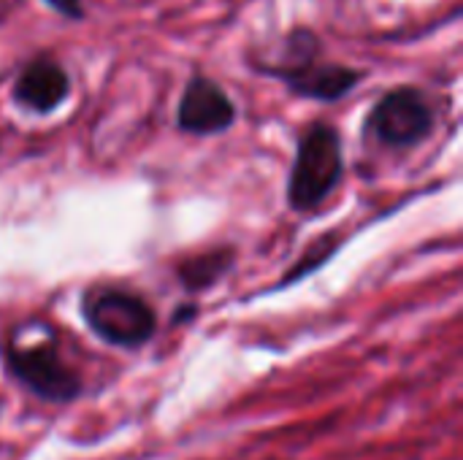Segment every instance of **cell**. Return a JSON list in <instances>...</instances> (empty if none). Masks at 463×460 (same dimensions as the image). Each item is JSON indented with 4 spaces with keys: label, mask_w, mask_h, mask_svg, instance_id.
Returning <instances> with one entry per match:
<instances>
[{
    "label": "cell",
    "mask_w": 463,
    "mask_h": 460,
    "mask_svg": "<svg viewBox=\"0 0 463 460\" xmlns=\"http://www.w3.org/2000/svg\"><path fill=\"white\" fill-rule=\"evenodd\" d=\"M345 176L342 136L328 122H312L296 144L288 176V206L298 214L320 209Z\"/></svg>",
    "instance_id": "1"
},
{
    "label": "cell",
    "mask_w": 463,
    "mask_h": 460,
    "mask_svg": "<svg viewBox=\"0 0 463 460\" xmlns=\"http://www.w3.org/2000/svg\"><path fill=\"white\" fill-rule=\"evenodd\" d=\"M5 374L16 380L35 399L49 404H71L81 396L84 380L81 374L62 358L54 333L43 325V336L33 342H19L8 336L0 347Z\"/></svg>",
    "instance_id": "2"
},
{
    "label": "cell",
    "mask_w": 463,
    "mask_h": 460,
    "mask_svg": "<svg viewBox=\"0 0 463 460\" xmlns=\"http://www.w3.org/2000/svg\"><path fill=\"white\" fill-rule=\"evenodd\" d=\"M81 320L109 347L141 350L157 333V314L152 304L125 287L95 285L81 296Z\"/></svg>",
    "instance_id": "3"
},
{
    "label": "cell",
    "mask_w": 463,
    "mask_h": 460,
    "mask_svg": "<svg viewBox=\"0 0 463 460\" xmlns=\"http://www.w3.org/2000/svg\"><path fill=\"white\" fill-rule=\"evenodd\" d=\"M437 127V108L423 89L402 84L388 89L366 114L364 133L385 149H412Z\"/></svg>",
    "instance_id": "4"
},
{
    "label": "cell",
    "mask_w": 463,
    "mask_h": 460,
    "mask_svg": "<svg viewBox=\"0 0 463 460\" xmlns=\"http://www.w3.org/2000/svg\"><path fill=\"white\" fill-rule=\"evenodd\" d=\"M239 117L231 95L209 76L195 73L176 106V127L190 136H217L233 127Z\"/></svg>",
    "instance_id": "5"
},
{
    "label": "cell",
    "mask_w": 463,
    "mask_h": 460,
    "mask_svg": "<svg viewBox=\"0 0 463 460\" xmlns=\"http://www.w3.org/2000/svg\"><path fill=\"white\" fill-rule=\"evenodd\" d=\"M271 76L279 79L298 98L336 103L361 84L364 70H358L353 65H345V62H328L320 54V57H312V60H307L301 65L274 70Z\"/></svg>",
    "instance_id": "6"
},
{
    "label": "cell",
    "mask_w": 463,
    "mask_h": 460,
    "mask_svg": "<svg viewBox=\"0 0 463 460\" xmlns=\"http://www.w3.org/2000/svg\"><path fill=\"white\" fill-rule=\"evenodd\" d=\"M11 95L16 106L33 114H52L68 100L71 76L60 60L52 54H38L19 70Z\"/></svg>",
    "instance_id": "7"
},
{
    "label": "cell",
    "mask_w": 463,
    "mask_h": 460,
    "mask_svg": "<svg viewBox=\"0 0 463 460\" xmlns=\"http://www.w3.org/2000/svg\"><path fill=\"white\" fill-rule=\"evenodd\" d=\"M233 260H236L233 247H217V249H209V252L182 260L176 266V279H179L182 290L203 293V290H212L233 268Z\"/></svg>",
    "instance_id": "8"
},
{
    "label": "cell",
    "mask_w": 463,
    "mask_h": 460,
    "mask_svg": "<svg viewBox=\"0 0 463 460\" xmlns=\"http://www.w3.org/2000/svg\"><path fill=\"white\" fill-rule=\"evenodd\" d=\"M339 244H342V239H339V233H326V236H320V239H315L304 252H301V258L288 268V274L279 279V287H288V285H293V282H298V279H304V277H309L312 271H317L336 249H339Z\"/></svg>",
    "instance_id": "9"
},
{
    "label": "cell",
    "mask_w": 463,
    "mask_h": 460,
    "mask_svg": "<svg viewBox=\"0 0 463 460\" xmlns=\"http://www.w3.org/2000/svg\"><path fill=\"white\" fill-rule=\"evenodd\" d=\"M46 5H52L54 11H60L65 19H84V5L81 0H43Z\"/></svg>",
    "instance_id": "10"
},
{
    "label": "cell",
    "mask_w": 463,
    "mask_h": 460,
    "mask_svg": "<svg viewBox=\"0 0 463 460\" xmlns=\"http://www.w3.org/2000/svg\"><path fill=\"white\" fill-rule=\"evenodd\" d=\"M0 409H3V401H0Z\"/></svg>",
    "instance_id": "11"
}]
</instances>
